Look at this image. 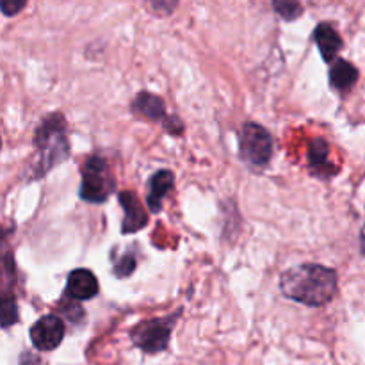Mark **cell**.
<instances>
[{"label":"cell","instance_id":"obj_13","mask_svg":"<svg viewBox=\"0 0 365 365\" xmlns=\"http://www.w3.org/2000/svg\"><path fill=\"white\" fill-rule=\"evenodd\" d=\"M359 77L360 73L355 64L346 59H335V63L330 68V84L337 91H346V89L353 88Z\"/></svg>","mask_w":365,"mask_h":365},{"label":"cell","instance_id":"obj_8","mask_svg":"<svg viewBox=\"0 0 365 365\" xmlns=\"http://www.w3.org/2000/svg\"><path fill=\"white\" fill-rule=\"evenodd\" d=\"M120 205L125 210L123 221H121V234H134V232L146 227V223H148V214L145 212V209L139 203V200L135 198L134 192H120Z\"/></svg>","mask_w":365,"mask_h":365},{"label":"cell","instance_id":"obj_17","mask_svg":"<svg viewBox=\"0 0 365 365\" xmlns=\"http://www.w3.org/2000/svg\"><path fill=\"white\" fill-rule=\"evenodd\" d=\"M29 0H0V11L6 16H16L18 13L25 9Z\"/></svg>","mask_w":365,"mask_h":365},{"label":"cell","instance_id":"obj_19","mask_svg":"<svg viewBox=\"0 0 365 365\" xmlns=\"http://www.w3.org/2000/svg\"><path fill=\"white\" fill-rule=\"evenodd\" d=\"M6 235H7V230H4V228L0 227V241H2V239L6 237Z\"/></svg>","mask_w":365,"mask_h":365},{"label":"cell","instance_id":"obj_9","mask_svg":"<svg viewBox=\"0 0 365 365\" xmlns=\"http://www.w3.org/2000/svg\"><path fill=\"white\" fill-rule=\"evenodd\" d=\"M175 185V175L170 170H160L153 173L148 180V192L146 203L152 214H159L163 210V202L171 192Z\"/></svg>","mask_w":365,"mask_h":365},{"label":"cell","instance_id":"obj_5","mask_svg":"<svg viewBox=\"0 0 365 365\" xmlns=\"http://www.w3.org/2000/svg\"><path fill=\"white\" fill-rule=\"evenodd\" d=\"M239 153L250 166L264 168L273 155V138L259 123H245L239 141Z\"/></svg>","mask_w":365,"mask_h":365},{"label":"cell","instance_id":"obj_18","mask_svg":"<svg viewBox=\"0 0 365 365\" xmlns=\"http://www.w3.org/2000/svg\"><path fill=\"white\" fill-rule=\"evenodd\" d=\"M135 269V260L134 257L127 255V257H121L120 262L114 264V273H116V277L123 278V277H128V274H132V271Z\"/></svg>","mask_w":365,"mask_h":365},{"label":"cell","instance_id":"obj_4","mask_svg":"<svg viewBox=\"0 0 365 365\" xmlns=\"http://www.w3.org/2000/svg\"><path fill=\"white\" fill-rule=\"evenodd\" d=\"M116 191V180L109 164L100 155H91L82 170L81 198L88 203H103Z\"/></svg>","mask_w":365,"mask_h":365},{"label":"cell","instance_id":"obj_7","mask_svg":"<svg viewBox=\"0 0 365 365\" xmlns=\"http://www.w3.org/2000/svg\"><path fill=\"white\" fill-rule=\"evenodd\" d=\"M98 294V280L89 269H75L68 274L66 296L73 302H89Z\"/></svg>","mask_w":365,"mask_h":365},{"label":"cell","instance_id":"obj_1","mask_svg":"<svg viewBox=\"0 0 365 365\" xmlns=\"http://www.w3.org/2000/svg\"><path fill=\"white\" fill-rule=\"evenodd\" d=\"M280 291L285 298L317 309L335 298L339 289L337 271L321 264H302L280 274Z\"/></svg>","mask_w":365,"mask_h":365},{"label":"cell","instance_id":"obj_3","mask_svg":"<svg viewBox=\"0 0 365 365\" xmlns=\"http://www.w3.org/2000/svg\"><path fill=\"white\" fill-rule=\"evenodd\" d=\"M180 316L182 309L175 310L170 316L155 317V319H148L135 324L130 330V339L135 348H139L146 355H159V353L166 351L168 346H170L173 328L177 321L180 319Z\"/></svg>","mask_w":365,"mask_h":365},{"label":"cell","instance_id":"obj_20","mask_svg":"<svg viewBox=\"0 0 365 365\" xmlns=\"http://www.w3.org/2000/svg\"><path fill=\"white\" fill-rule=\"evenodd\" d=\"M0 148H2V138H0Z\"/></svg>","mask_w":365,"mask_h":365},{"label":"cell","instance_id":"obj_15","mask_svg":"<svg viewBox=\"0 0 365 365\" xmlns=\"http://www.w3.org/2000/svg\"><path fill=\"white\" fill-rule=\"evenodd\" d=\"M14 285V262L11 253L0 257V296L11 294V287Z\"/></svg>","mask_w":365,"mask_h":365},{"label":"cell","instance_id":"obj_14","mask_svg":"<svg viewBox=\"0 0 365 365\" xmlns=\"http://www.w3.org/2000/svg\"><path fill=\"white\" fill-rule=\"evenodd\" d=\"M18 303L13 294L0 296V328H9L18 323Z\"/></svg>","mask_w":365,"mask_h":365},{"label":"cell","instance_id":"obj_12","mask_svg":"<svg viewBox=\"0 0 365 365\" xmlns=\"http://www.w3.org/2000/svg\"><path fill=\"white\" fill-rule=\"evenodd\" d=\"M132 110L139 116H145L152 121H163L164 128L168 125V113H166V103L163 102V98H159L157 95L152 93H139L138 96L132 102Z\"/></svg>","mask_w":365,"mask_h":365},{"label":"cell","instance_id":"obj_10","mask_svg":"<svg viewBox=\"0 0 365 365\" xmlns=\"http://www.w3.org/2000/svg\"><path fill=\"white\" fill-rule=\"evenodd\" d=\"M309 164L312 173L324 180L337 173L335 166L330 163V146L324 139L317 138L309 145Z\"/></svg>","mask_w":365,"mask_h":365},{"label":"cell","instance_id":"obj_6","mask_svg":"<svg viewBox=\"0 0 365 365\" xmlns=\"http://www.w3.org/2000/svg\"><path fill=\"white\" fill-rule=\"evenodd\" d=\"M64 321L48 314L36 321L31 328V341L38 351H53L64 339Z\"/></svg>","mask_w":365,"mask_h":365},{"label":"cell","instance_id":"obj_11","mask_svg":"<svg viewBox=\"0 0 365 365\" xmlns=\"http://www.w3.org/2000/svg\"><path fill=\"white\" fill-rule=\"evenodd\" d=\"M314 39H316V45L319 48L321 56L327 63H331V61L337 59V53L341 52L342 48V38L335 27L331 24H319L314 31Z\"/></svg>","mask_w":365,"mask_h":365},{"label":"cell","instance_id":"obj_2","mask_svg":"<svg viewBox=\"0 0 365 365\" xmlns=\"http://www.w3.org/2000/svg\"><path fill=\"white\" fill-rule=\"evenodd\" d=\"M34 160L31 166V178H41L63 164L70 157V143L66 134V121L59 113L50 114L36 128Z\"/></svg>","mask_w":365,"mask_h":365},{"label":"cell","instance_id":"obj_16","mask_svg":"<svg viewBox=\"0 0 365 365\" xmlns=\"http://www.w3.org/2000/svg\"><path fill=\"white\" fill-rule=\"evenodd\" d=\"M273 7L285 21H294L303 14V6L299 0H273Z\"/></svg>","mask_w":365,"mask_h":365}]
</instances>
